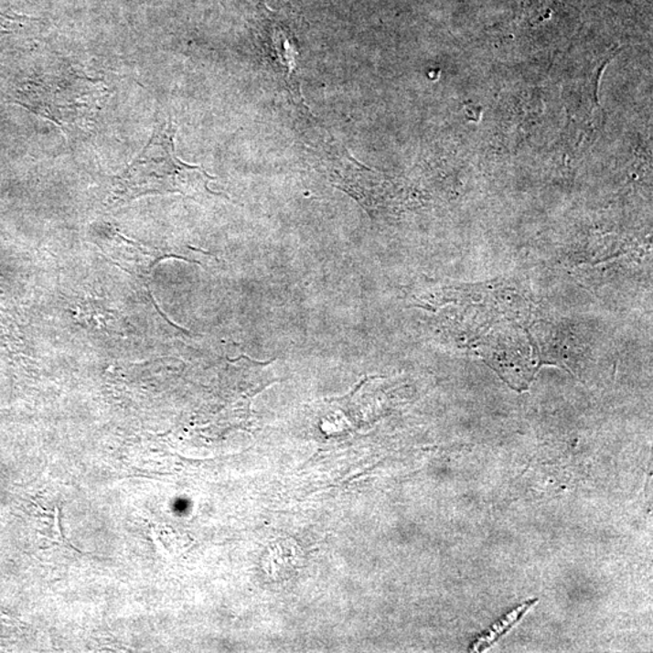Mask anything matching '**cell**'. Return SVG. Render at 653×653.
I'll return each instance as SVG.
<instances>
[{"label": "cell", "instance_id": "2", "mask_svg": "<svg viewBox=\"0 0 653 653\" xmlns=\"http://www.w3.org/2000/svg\"><path fill=\"white\" fill-rule=\"evenodd\" d=\"M11 24H13V21L9 20L7 17H4L3 15L0 14V36L10 33Z\"/></svg>", "mask_w": 653, "mask_h": 653}, {"label": "cell", "instance_id": "1", "mask_svg": "<svg viewBox=\"0 0 653 653\" xmlns=\"http://www.w3.org/2000/svg\"><path fill=\"white\" fill-rule=\"evenodd\" d=\"M176 127L171 120L157 123L148 145L120 178L123 193L197 195L209 191L211 177L200 166L183 163L176 154Z\"/></svg>", "mask_w": 653, "mask_h": 653}]
</instances>
